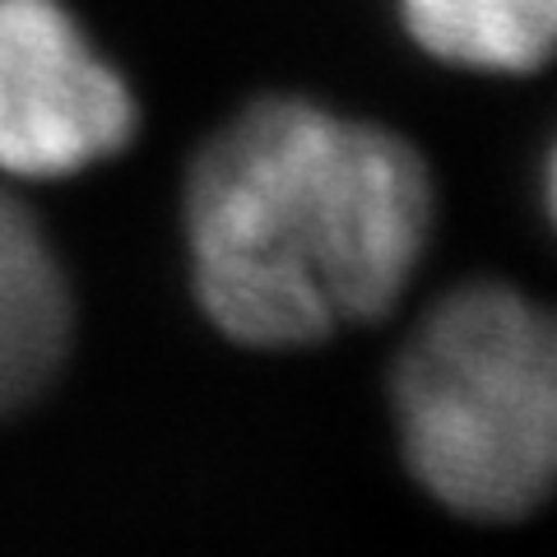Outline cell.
<instances>
[{"mask_svg": "<svg viewBox=\"0 0 557 557\" xmlns=\"http://www.w3.org/2000/svg\"><path fill=\"white\" fill-rule=\"evenodd\" d=\"M432 182L399 135L265 98L190 168L186 242L200 307L223 335L298 348L376 321L418 270Z\"/></svg>", "mask_w": 557, "mask_h": 557, "instance_id": "6da1fadb", "label": "cell"}, {"mask_svg": "<svg viewBox=\"0 0 557 557\" xmlns=\"http://www.w3.org/2000/svg\"><path fill=\"white\" fill-rule=\"evenodd\" d=\"M405 460L437 502L516 520L544 502L557 460V344L525 293L469 284L423 317L395 362Z\"/></svg>", "mask_w": 557, "mask_h": 557, "instance_id": "7a4b0ae2", "label": "cell"}, {"mask_svg": "<svg viewBox=\"0 0 557 557\" xmlns=\"http://www.w3.org/2000/svg\"><path fill=\"white\" fill-rule=\"evenodd\" d=\"M131 131V89L57 0H0V172L70 177Z\"/></svg>", "mask_w": 557, "mask_h": 557, "instance_id": "3957f363", "label": "cell"}, {"mask_svg": "<svg viewBox=\"0 0 557 557\" xmlns=\"http://www.w3.org/2000/svg\"><path fill=\"white\" fill-rule=\"evenodd\" d=\"M70 348V288L38 219L0 190V413L28 405Z\"/></svg>", "mask_w": 557, "mask_h": 557, "instance_id": "277c9868", "label": "cell"}, {"mask_svg": "<svg viewBox=\"0 0 557 557\" xmlns=\"http://www.w3.org/2000/svg\"><path fill=\"white\" fill-rule=\"evenodd\" d=\"M405 28L432 57L525 75L553 51L557 0H399Z\"/></svg>", "mask_w": 557, "mask_h": 557, "instance_id": "5b68a950", "label": "cell"}]
</instances>
